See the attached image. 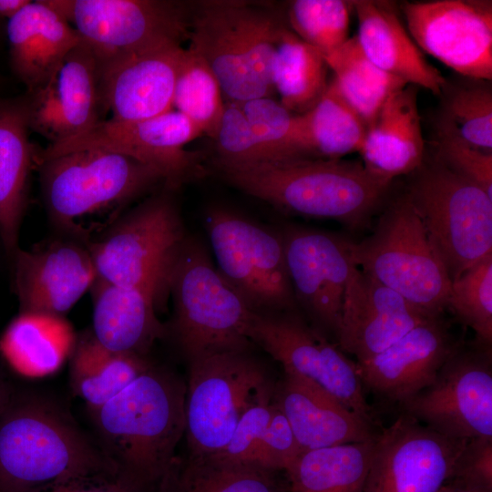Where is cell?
Here are the masks:
<instances>
[{"label":"cell","mask_w":492,"mask_h":492,"mask_svg":"<svg viewBox=\"0 0 492 492\" xmlns=\"http://www.w3.org/2000/svg\"><path fill=\"white\" fill-rule=\"evenodd\" d=\"M26 93L30 129L50 143L77 136L100 120L97 61L83 40L67 54L47 85Z\"/></svg>","instance_id":"obj_23"},{"label":"cell","mask_w":492,"mask_h":492,"mask_svg":"<svg viewBox=\"0 0 492 492\" xmlns=\"http://www.w3.org/2000/svg\"><path fill=\"white\" fill-rule=\"evenodd\" d=\"M309 159H337L359 152L367 126L339 93L333 78L318 103L300 115Z\"/></svg>","instance_id":"obj_36"},{"label":"cell","mask_w":492,"mask_h":492,"mask_svg":"<svg viewBox=\"0 0 492 492\" xmlns=\"http://www.w3.org/2000/svg\"><path fill=\"white\" fill-rule=\"evenodd\" d=\"M213 139L217 151L216 162L247 164L266 161L264 149L234 102L225 101Z\"/></svg>","instance_id":"obj_42"},{"label":"cell","mask_w":492,"mask_h":492,"mask_svg":"<svg viewBox=\"0 0 492 492\" xmlns=\"http://www.w3.org/2000/svg\"><path fill=\"white\" fill-rule=\"evenodd\" d=\"M2 21V19L0 18V22Z\"/></svg>","instance_id":"obj_50"},{"label":"cell","mask_w":492,"mask_h":492,"mask_svg":"<svg viewBox=\"0 0 492 492\" xmlns=\"http://www.w3.org/2000/svg\"><path fill=\"white\" fill-rule=\"evenodd\" d=\"M365 169L387 182L416 170L425 159L417 87L406 85L386 99L367 128L359 151Z\"/></svg>","instance_id":"obj_27"},{"label":"cell","mask_w":492,"mask_h":492,"mask_svg":"<svg viewBox=\"0 0 492 492\" xmlns=\"http://www.w3.org/2000/svg\"><path fill=\"white\" fill-rule=\"evenodd\" d=\"M405 27L420 50L457 75L492 79V1L403 2Z\"/></svg>","instance_id":"obj_16"},{"label":"cell","mask_w":492,"mask_h":492,"mask_svg":"<svg viewBox=\"0 0 492 492\" xmlns=\"http://www.w3.org/2000/svg\"><path fill=\"white\" fill-rule=\"evenodd\" d=\"M189 365L184 433L188 454L218 455L242 415L273 395L277 381L252 351L206 354Z\"/></svg>","instance_id":"obj_7"},{"label":"cell","mask_w":492,"mask_h":492,"mask_svg":"<svg viewBox=\"0 0 492 492\" xmlns=\"http://www.w3.org/2000/svg\"><path fill=\"white\" fill-rule=\"evenodd\" d=\"M352 10V1L293 0L285 19L292 33L326 56L349 39Z\"/></svg>","instance_id":"obj_40"},{"label":"cell","mask_w":492,"mask_h":492,"mask_svg":"<svg viewBox=\"0 0 492 492\" xmlns=\"http://www.w3.org/2000/svg\"><path fill=\"white\" fill-rule=\"evenodd\" d=\"M457 346L440 317L435 316L376 355L355 364L363 385L400 405L434 382Z\"/></svg>","instance_id":"obj_22"},{"label":"cell","mask_w":492,"mask_h":492,"mask_svg":"<svg viewBox=\"0 0 492 492\" xmlns=\"http://www.w3.org/2000/svg\"><path fill=\"white\" fill-rule=\"evenodd\" d=\"M100 475L118 474L66 415L40 400L9 397L0 412V492Z\"/></svg>","instance_id":"obj_3"},{"label":"cell","mask_w":492,"mask_h":492,"mask_svg":"<svg viewBox=\"0 0 492 492\" xmlns=\"http://www.w3.org/2000/svg\"><path fill=\"white\" fill-rule=\"evenodd\" d=\"M186 384L152 364L91 411L103 453L138 492L159 485L185 433Z\"/></svg>","instance_id":"obj_1"},{"label":"cell","mask_w":492,"mask_h":492,"mask_svg":"<svg viewBox=\"0 0 492 492\" xmlns=\"http://www.w3.org/2000/svg\"><path fill=\"white\" fill-rule=\"evenodd\" d=\"M185 48L167 45L98 67L101 106L112 118L138 121L172 108L176 77Z\"/></svg>","instance_id":"obj_21"},{"label":"cell","mask_w":492,"mask_h":492,"mask_svg":"<svg viewBox=\"0 0 492 492\" xmlns=\"http://www.w3.org/2000/svg\"><path fill=\"white\" fill-rule=\"evenodd\" d=\"M71 356L72 388L90 411L113 398L151 365L143 355L106 348L93 335L76 343Z\"/></svg>","instance_id":"obj_34"},{"label":"cell","mask_w":492,"mask_h":492,"mask_svg":"<svg viewBox=\"0 0 492 492\" xmlns=\"http://www.w3.org/2000/svg\"><path fill=\"white\" fill-rule=\"evenodd\" d=\"M29 492H138L117 475L81 477L47 485Z\"/></svg>","instance_id":"obj_47"},{"label":"cell","mask_w":492,"mask_h":492,"mask_svg":"<svg viewBox=\"0 0 492 492\" xmlns=\"http://www.w3.org/2000/svg\"><path fill=\"white\" fill-rule=\"evenodd\" d=\"M11 267L21 312L62 315L97 280L88 248L71 241H56L32 251L19 248Z\"/></svg>","instance_id":"obj_20"},{"label":"cell","mask_w":492,"mask_h":492,"mask_svg":"<svg viewBox=\"0 0 492 492\" xmlns=\"http://www.w3.org/2000/svg\"><path fill=\"white\" fill-rule=\"evenodd\" d=\"M9 395L0 387V412L7 403Z\"/></svg>","instance_id":"obj_48"},{"label":"cell","mask_w":492,"mask_h":492,"mask_svg":"<svg viewBox=\"0 0 492 492\" xmlns=\"http://www.w3.org/2000/svg\"><path fill=\"white\" fill-rule=\"evenodd\" d=\"M400 406L404 414L444 436L492 437L491 347L457 346L434 382Z\"/></svg>","instance_id":"obj_15"},{"label":"cell","mask_w":492,"mask_h":492,"mask_svg":"<svg viewBox=\"0 0 492 492\" xmlns=\"http://www.w3.org/2000/svg\"><path fill=\"white\" fill-rule=\"evenodd\" d=\"M447 307L476 333L477 343H492V254L451 282Z\"/></svg>","instance_id":"obj_41"},{"label":"cell","mask_w":492,"mask_h":492,"mask_svg":"<svg viewBox=\"0 0 492 492\" xmlns=\"http://www.w3.org/2000/svg\"><path fill=\"white\" fill-rule=\"evenodd\" d=\"M247 337L279 362L284 374L310 379L348 409L373 423L357 366L299 312H252Z\"/></svg>","instance_id":"obj_14"},{"label":"cell","mask_w":492,"mask_h":492,"mask_svg":"<svg viewBox=\"0 0 492 492\" xmlns=\"http://www.w3.org/2000/svg\"><path fill=\"white\" fill-rule=\"evenodd\" d=\"M435 316L354 266L346 284L335 339L340 349L359 363Z\"/></svg>","instance_id":"obj_19"},{"label":"cell","mask_w":492,"mask_h":492,"mask_svg":"<svg viewBox=\"0 0 492 492\" xmlns=\"http://www.w3.org/2000/svg\"><path fill=\"white\" fill-rule=\"evenodd\" d=\"M272 402L287 418L302 452L375 437L371 423L310 379L284 374L276 382Z\"/></svg>","instance_id":"obj_24"},{"label":"cell","mask_w":492,"mask_h":492,"mask_svg":"<svg viewBox=\"0 0 492 492\" xmlns=\"http://www.w3.org/2000/svg\"><path fill=\"white\" fill-rule=\"evenodd\" d=\"M273 471L218 456L174 457L159 492H288Z\"/></svg>","instance_id":"obj_31"},{"label":"cell","mask_w":492,"mask_h":492,"mask_svg":"<svg viewBox=\"0 0 492 492\" xmlns=\"http://www.w3.org/2000/svg\"><path fill=\"white\" fill-rule=\"evenodd\" d=\"M225 107L221 87L203 57L192 47L184 50L178 70L172 108L202 132L214 138Z\"/></svg>","instance_id":"obj_38"},{"label":"cell","mask_w":492,"mask_h":492,"mask_svg":"<svg viewBox=\"0 0 492 492\" xmlns=\"http://www.w3.org/2000/svg\"><path fill=\"white\" fill-rule=\"evenodd\" d=\"M201 135L195 124L174 109L144 120H99L77 136L36 151L35 164L74 151L102 149L156 169L163 175L165 186L174 190L205 174L201 164L205 154L185 149L188 143Z\"/></svg>","instance_id":"obj_13"},{"label":"cell","mask_w":492,"mask_h":492,"mask_svg":"<svg viewBox=\"0 0 492 492\" xmlns=\"http://www.w3.org/2000/svg\"><path fill=\"white\" fill-rule=\"evenodd\" d=\"M302 453L287 418L272 401L271 416L253 464L273 471H285Z\"/></svg>","instance_id":"obj_44"},{"label":"cell","mask_w":492,"mask_h":492,"mask_svg":"<svg viewBox=\"0 0 492 492\" xmlns=\"http://www.w3.org/2000/svg\"><path fill=\"white\" fill-rule=\"evenodd\" d=\"M447 484L466 492H492V437L466 442Z\"/></svg>","instance_id":"obj_45"},{"label":"cell","mask_w":492,"mask_h":492,"mask_svg":"<svg viewBox=\"0 0 492 492\" xmlns=\"http://www.w3.org/2000/svg\"><path fill=\"white\" fill-rule=\"evenodd\" d=\"M76 343L74 329L62 315L21 312L0 337V353L18 374L41 378L57 372Z\"/></svg>","instance_id":"obj_30"},{"label":"cell","mask_w":492,"mask_h":492,"mask_svg":"<svg viewBox=\"0 0 492 492\" xmlns=\"http://www.w3.org/2000/svg\"><path fill=\"white\" fill-rule=\"evenodd\" d=\"M272 401V396L251 406L241 417L224 450L213 456L255 466L254 455L271 416Z\"/></svg>","instance_id":"obj_46"},{"label":"cell","mask_w":492,"mask_h":492,"mask_svg":"<svg viewBox=\"0 0 492 492\" xmlns=\"http://www.w3.org/2000/svg\"><path fill=\"white\" fill-rule=\"evenodd\" d=\"M12 71L26 92L44 87L81 42L77 30L45 0L30 1L7 21Z\"/></svg>","instance_id":"obj_25"},{"label":"cell","mask_w":492,"mask_h":492,"mask_svg":"<svg viewBox=\"0 0 492 492\" xmlns=\"http://www.w3.org/2000/svg\"><path fill=\"white\" fill-rule=\"evenodd\" d=\"M266 153L264 162L309 159L300 115L272 97L236 103Z\"/></svg>","instance_id":"obj_39"},{"label":"cell","mask_w":492,"mask_h":492,"mask_svg":"<svg viewBox=\"0 0 492 492\" xmlns=\"http://www.w3.org/2000/svg\"><path fill=\"white\" fill-rule=\"evenodd\" d=\"M352 2L358 19L355 36L366 57L407 85L424 87L439 96L446 77L426 60L400 20L394 4L374 0Z\"/></svg>","instance_id":"obj_26"},{"label":"cell","mask_w":492,"mask_h":492,"mask_svg":"<svg viewBox=\"0 0 492 492\" xmlns=\"http://www.w3.org/2000/svg\"><path fill=\"white\" fill-rule=\"evenodd\" d=\"M280 232L299 311L325 336L336 337L346 284L355 266L350 241L333 233L296 226H287Z\"/></svg>","instance_id":"obj_18"},{"label":"cell","mask_w":492,"mask_h":492,"mask_svg":"<svg viewBox=\"0 0 492 492\" xmlns=\"http://www.w3.org/2000/svg\"><path fill=\"white\" fill-rule=\"evenodd\" d=\"M169 292L174 315L168 333L188 362L215 353L252 351L246 332L253 311L194 238L187 237L181 247Z\"/></svg>","instance_id":"obj_5"},{"label":"cell","mask_w":492,"mask_h":492,"mask_svg":"<svg viewBox=\"0 0 492 492\" xmlns=\"http://www.w3.org/2000/svg\"><path fill=\"white\" fill-rule=\"evenodd\" d=\"M284 25L269 3L197 1L191 3L190 46L213 72L225 101L272 97L274 41Z\"/></svg>","instance_id":"obj_4"},{"label":"cell","mask_w":492,"mask_h":492,"mask_svg":"<svg viewBox=\"0 0 492 492\" xmlns=\"http://www.w3.org/2000/svg\"><path fill=\"white\" fill-rule=\"evenodd\" d=\"M205 227L217 269L251 311L300 313L280 231L222 207L209 210Z\"/></svg>","instance_id":"obj_11"},{"label":"cell","mask_w":492,"mask_h":492,"mask_svg":"<svg viewBox=\"0 0 492 492\" xmlns=\"http://www.w3.org/2000/svg\"><path fill=\"white\" fill-rule=\"evenodd\" d=\"M73 25L97 66L189 39L191 3L172 0H45Z\"/></svg>","instance_id":"obj_12"},{"label":"cell","mask_w":492,"mask_h":492,"mask_svg":"<svg viewBox=\"0 0 492 492\" xmlns=\"http://www.w3.org/2000/svg\"><path fill=\"white\" fill-rule=\"evenodd\" d=\"M213 164L230 185L282 211L357 230L369 224L391 184L372 175L362 161L342 159Z\"/></svg>","instance_id":"obj_2"},{"label":"cell","mask_w":492,"mask_h":492,"mask_svg":"<svg viewBox=\"0 0 492 492\" xmlns=\"http://www.w3.org/2000/svg\"><path fill=\"white\" fill-rule=\"evenodd\" d=\"M324 59L339 93L367 128L389 96L407 85L374 66L362 51L355 35Z\"/></svg>","instance_id":"obj_37"},{"label":"cell","mask_w":492,"mask_h":492,"mask_svg":"<svg viewBox=\"0 0 492 492\" xmlns=\"http://www.w3.org/2000/svg\"><path fill=\"white\" fill-rule=\"evenodd\" d=\"M438 492H466L450 484L445 485Z\"/></svg>","instance_id":"obj_49"},{"label":"cell","mask_w":492,"mask_h":492,"mask_svg":"<svg viewBox=\"0 0 492 492\" xmlns=\"http://www.w3.org/2000/svg\"><path fill=\"white\" fill-rule=\"evenodd\" d=\"M354 265L431 315L447 307L451 280L407 194L382 214L372 235L350 241Z\"/></svg>","instance_id":"obj_9"},{"label":"cell","mask_w":492,"mask_h":492,"mask_svg":"<svg viewBox=\"0 0 492 492\" xmlns=\"http://www.w3.org/2000/svg\"><path fill=\"white\" fill-rule=\"evenodd\" d=\"M29 130L28 94L9 98L0 97V239L10 260L19 249L29 174L36 152L30 143Z\"/></svg>","instance_id":"obj_28"},{"label":"cell","mask_w":492,"mask_h":492,"mask_svg":"<svg viewBox=\"0 0 492 492\" xmlns=\"http://www.w3.org/2000/svg\"><path fill=\"white\" fill-rule=\"evenodd\" d=\"M93 337L106 348L145 356L168 334L156 310L157 296L145 289L94 282Z\"/></svg>","instance_id":"obj_29"},{"label":"cell","mask_w":492,"mask_h":492,"mask_svg":"<svg viewBox=\"0 0 492 492\" xmlns=\"http://www.w3.org/2000/svg\"><path fill=\"white\" fill-rule=\"evenodd\" d=\"M436 118V136L458 138L492 152L491 81L459 76L445 80Z\"/></svg>","instance_id":"obj_35"},{"label":"cell","mask_w":492,"mask_h":492,"mask_svg":"<svg viewBox=\"0 0 492 492\" xmlns=\"http://www.w3.org/2000/svg\"><path fill=\"white\" fill-rule=\"evenodd\" d=\"M328 69L324 56L302 41L287 25L278 30L271 79L286 108L297 115L313 108L328 87Z\"/></svg>","instance_id":"obj_33"},{"label":"cell","mask_w":492,"mask_h":492,"mask_svg":"<svg viewBox=\"0 0 492 492\" xmlns=\"http://www.w3.org/2000/svg\"><path fill=\"white\" fill-rule=\"evenodd\" d=\"M374 440L302 452L284 471L288 492H364Z\"/></svg>","instance_id":"obj_32"},{"label":"cell","mask_w":492,"mask_h":492,"mask_svg":"<svg viewBox=\"0 0 492 492\" xmlns=\"http://www.w3.org/2000/svg\"><path fill=\"white\" fill-rule=\"evenodd\" d=\"M411 174L406 194L452 282L492 254V197L436 158Z\"/></svg>","instance_id":"obj_6"},{"label":"cell","mask_w":492,"mask_h":492,"mask_svg":"<svg viewBox=\"0 0 492 492\" xmlns=\"http://www.w3.org/2000/svg\"><path fill=\"white\" fill-rule=\"evenodd\" d=\"M44 202L61 227L138 199L160 183L163 175L133 158L102 149H84L39 164Z\"/></svg>","instance_id":"obj_10"},{"label":"cell","mask_w":492,"mask_h":492,"mask_svg":"<svg viewBox=\"0 0 492 492\" xmlns=\"http://www.w3.org/2000/svg\"><path fill=\"white\" fill-rule=\"evenodd\" d=\"M436 159L492 197V152L448 136H436Z\"/></svg>","instance_id":"obj_43"},{"label":"cell","mask_w":492,"mask_h":492,"mask_svg":"<svg viewBox=\"0 0 492 492\" xmlns=\"http://www.w3.org/2000/svg\"><path fill=\"white\" fill-rule=\"evenodd\" d=\"M467 441L402 413L375 436L364 492H438L449 482Z\"/></svg>","instance_id":"obj_17"},{"label":"cell","mask_w":492,"mask_h":492,"mask_svg":"<svg viewBox=\"0 0 492 492\" xmlns=\"http://www.w3.org/2000/svg\"><path fill=\"white\" fill-rule=\"evenodd\" d=\"M186 238L178 205L164 191L138 204L87 248L97 280L145 289L161 305Z\"/></svg>","instance_id":"obj_8"}]
</instances>
